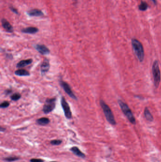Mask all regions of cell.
Listing matches in <instances>:
<instances>
[{
	"instance_id": "cell-20",
	"label": "cell",
	"mask_w": 161,
	"mask_h": 162,
	"mask_svg": "<svg viewBox=\"0 0 161 162\" xmlns=\"http://www.w3.org/2000/svg\"><path fill=\"white\" fill-rule=\"evenodd\" d=\"M21 98V95L19 93H14L12 95L10 98L13 101H18Z\"/></svg>"
},
{
	"instance_id": "cell-21",
	"label": "cell",
	"mask_w": 161,
	"mask_h": 162,
	"mask_svg": "<svg viewBox=\"0 0 161 162\" xmlns=\"http://www.w3.org/2000/svg\"><path fill=\"white\" fill-rule=\"evenodd\" d=\"M61 143H62V140H61L60 139H55V140H53L50 142L51 145H60L61 144Z\"/></svg>"
},
{
	"instance_id": "cell-2",
	"label": "cell",
	"mask_w": 161,
	"mask_h": 162,
	"mask_svg": "<svg viewBox=\"0 0 161 162\" xmlns=\"http://www.w3.org/2000/svg\"><path fill=\"white\" fill-rule=\"evenodd\" d=\"M100 104L108 122L113 126L115 125L116 121L110 107L103 100H101L100 101Z\"/></svg>"
},
{
	"instance_id": "cell-15",
	"label": "cell",
	"mask_w": 161,
	"mask_h": 162,
	"mask_svg": "<svg viewBox=\"0 0 161 162\" xmlns=\"http://www.w3.org/2000/svg\"><path fill=\"white\" fill-rule=\"evenodd\" d=\"M33 60L31 59H28L27 60H23L20 61L18 63L17 65V67L19 68L23 67L27 65H29L32 63Z\"/></svg>"
},
{
	"instance_id": "cell-24",
	"label": "cell",
	"mask_w": 161,
	"mask_h": 162,
	"mask_svg": "<svg viewBox=\"0 0 161 162\" xmlns=\"http://www.w3.org/2000/svg\"><path fill=\"white\" fill-rule=\"evenodd\" d=\"M10 10L13 13H15L16 14H19V13H18V11L17 10L16 8H14L13 7L10 6Z\"/></svg>"
},
{
	"instance_id": "cell-25",
	"label": "cell",
	"mask_w": 161,
	"mask_h": 162,
	"mask_svg": "<svg viewBox=\"0 0 161 162\" xmlns=\"http://www.w3.org/2000/svg\"><path fill=\"white\" fill-rule=\"evenodd\" d=\"M0 130L1 132H4L5 130V129L4 128H2V127H1V129H0Z\"/></svg>"
},
{
	"instance_id": "cell-3",
	"label": "cell",
	"mask_w": 161,
	"mask_h": 162,
	"mask_svg": "<svg viewBox=\"0 0 161 162\" xmlns=\"http://www.w3.org/2000/svg\"><path fill=\"white\" fill-rule=\"evenodd\" d=\"M118 103L122 111L129 122L134 125L136 124V119L128 105L121 100H118Z\"/></svg>"
},
{
	"instance_id": "cell-6",
	"label": "cell",
	"mask_w": 161,
	"mask_h": 162,
	"mask_svg": "<svg viewBox=\"0 0 161 162\" xmlns=\"http://www.w3.org/2000/svg\"><path fill=\"white\" fill-rule=\"evenodd\" d=\"M61 104L62 106V108L64 110V112L65 116L67 119H71L72 118V113H71V110L70 108V106L66 102L65 98L62 97L61 99Z\"/></svg>"
},
{
	"instance_id": "cell-17",
	"label": "cell",
	"mask_w": 161,
	"mask_h": 162,
	"mask_svg": "<svg viewBox=\"0 0 161 162\" xmlns=\"http://www.w3.org/2000/svg\"><path fill=\"white\" fill-rule=\"evenodd\" d=\"M15 74L19 76H27L30 75V74L28 71L24 69H19L15 72Z\"/></svg>"
},
{
	"instance_id": "cell-26",
	"label": "cell",
	"mask_w": 161,
	"mask_h": 162,
	"mask_svg": "<svg viewBox=\"0 0 161 162\" xmlns=\"http://www.w3.org/2000/svg\"><path fill=\"white\" fill-rule=\"evenodd\" d=\"M151 1H152L153 2V3H155V4H156V0H151Z\"/></svg>"
},
{
	"instance_id": "cell-7",
	"label": "cell",
	"mask_w": 161,
	"mask_h": 162,
	"mask_svg": "<svg viewBox=\"0 0 161 162\" xmlns=\"http://www.w3.org/2000/svg\"><path fill=\"white\" fill-rule=\"evenodd\" d=\"M60 84L61 86V87L64 88L65 92L67 93L68 95L70 96V97H71V98L73 99L74 100H77L76 96L74 94L73 91L71 90V88L70 87V86L68 85V84L66 82H64L63 81H60Z\"/></svg>"
},
{
	"instance_id": "cell-22",
	"label": "cell",
	"mask_w": 161,
	"mask_h": 162,
	"mask_svg": "<svg viewBox=\"0 0 161 162\" xmlns=\"http://www.w3.org/2000/svg\"><path fill=\"white\" fill-rule=\"evenodd\" d=\"M10 105V103L7 101H5L4 102H2L1 104L0 105V107L1 108H6L9 107Z\"/></svg>"
},
{
	"instance_id": "cell-13",
	"label": "cell",
	"mask_w": 161,
	"mask_h": 162,
	"mask_svg": "<svg viewBox=\"0 0 161 162\" xmlns=\"http://www.w3.org/2000/svg\"><path fill=\"white\" fill-rule=\"evenodd\" d=\"M21 31L24 33L33 34L38 32V29L36 27H29L23 29H22Z\"/></svg>"
},
{
	"instance_id": "cell-5",
	"label": "cell",
	"mask_w": 161,
	"mask_h": 162,
	"mask_svg": "<svg viewBox=\"0 0 161 162\" xmlns=\"http://www.w3.org/2000/svg\"><path fill=\"white\" fill-rule=\"evenodd\" d=\"M55 98L48 99L46 100L43 109L44 113H49L54 110V108L55 107Z\"/></svg>"
},
{
	"instance_id": "cell-10",
	"label": "cell",
	"mask_w": 161,
	"mask_h": 162,
	"mask_svg": "<svg viewBox=\"0 0 161 162\" xmlns=\"http://www.w3.org/2000/svg\"><path fill=\"white\" fill-rule=\"evenodd\" d=\"M27 14L31 17H39L44 15L42 10L37 9H32L28 10V12H27Z\"/></svg>"
},
{
	"instance_id": "cell-14",
	"label": "cell",
	"mask_w": 161,
	"mask_h": 162,
	"mask_svg": "<svg viewBox=\"0 0 161 162\" xmlns=\"http://www.w3.org/2000/svg\"><path fill=\"white\" fill-rule=\"evenodd\" d=\"M144 114L145 118L147 121H150V122L153 121V116L152 114H151L148 108H145V109H144Z\"/></svg>"
},
{
	"instance_id": "cell-1",
	"label": "cell",
	"mask_w": 161,
	"mask_h": 162,
	"mask_svg": "<svg viewBox=\"0 0 161 162\" xmlns=\"http://www.w3.org/2000/svg\"><path fill=\"white\" fill-rule=\"evenodd\" d=\"M131 45L134 53L137 58L140 62H142L145 58V52L142 43L137 39L132 38Z\"/></svg>"
},
{
	"instance_id": "cell-18",
	"label": "cell",
	"mask_w": 161,
	"mask_h": 162,
	"mask_svg": "<svg viewBox=\"0 0 161 162\" xmlns=\"http://www.w3.org/2000/svg\"><path fill=\"white\" fill-rule=\"evenodd\" d=\"M147 8H148V5L147 3L144 1H141V3L139 5V9L140 10L145 11L147 10Z\"/></svg>"
},
{
	"instance_id": "cell-27",
	"label": "cell",
	"mask_w": 161,
	"mask_h": 162,
	"mask_svg": "<svg viewBox=\"0 0 161 162\" xmlns=\"http://www.w3.org/2000/svg\"><path fill=\"white\" fill-rule=\"evenodd\" d=\"M56 162V161H52V162Z\"/></svg>"
},
{
	"instance_id": "cell-23",
	"label": "cell",
	"mask_w": 161,
	"mask_h": 162,
	"mask_svg": "<svg viewBox=\"0 0 161 162\" xmlns=\"http://www.w3.org/2000/svg\"><path fill=\"white\" fill-rule=\"evenodd\" d=\"M30 162H44V160L40 158H32L30 160Z\"/></svg>"
},
{
	"instance_id": "cell-8",
	"label": "cell",
	"mask_w": 161,
	"mask_h": 162,
	"mask_svg": "<svg viewBox=\"0 0 161 162\" xmlns=\"http://www.w3.org/2000/svg\"><path fill=\"white\" fill-rule=\"evenodd\" d=\"M1 25L3 28L4 29L5 31L10 33H12L13 31V28L12 25L8 22L7 20L3 18L1 19Z\"/></svg>"
},
{
	"instance_id": "cell-16",
	"label": "cell",
	"mask_w": 161,
	"mask_h": 162,
	"mask_svg": "<svg viewBox=\"0 0 161 162\" xmlns=\"http://www.w3.org/2000/svg\"><path fill=\"white\" fill-rule=\"evenodd\" d=\"M50 122L49 119L47 118H41L37 120V124L41 126H46Z\"/></svg>"
},
{
	"instance_id": "cell-12",
	"label": "cell",
	"mask_w": 161,
	"mask_h": 162,
	"mask_svg": "<svg viewBox=\"0 0 161 162\" xmlns=\"http://www.w3.org/2000/svg\"><path fill=\"white\" fill-rule=\"evenodd\" d=\"M70 150L73 152L74 154L77 156L78 157H80L83 159L86 157L85 154L81 152L79 149L77 147H73L70 149Z\"/></svg>"
},
{
	"instance_id": "cell-19",
	"label": "cell",
	"mask_w": 161,
	"mask_h": 162,
	"mask_svg": "<svg viewBox=\"0 0 161 162\" xmlns=\"http://www.w3.org/2000/svg\"><path fill=\"white\" fill-rule=\"evenodd\" d=\"M19 159V157H17V156H10V157L4 158L3 160L6 162H12L18 160Z\"/></svg>"
},
{
	"instance_id": "cell-4",
	"label": "cell",
	"mask_w": 161,
	"mask_h": 162,
	"mask_svg": "<svg viewBox=\"0 0 161 162\" xmlns=\"http://www.w3.org/2000/svg\"><path fill=\"white\" fill-rule=\"evenodd\" d=\"M152 73L153 75V83L155 87L158 88L161 82V71L159 62L157 60H155L153 64Z\"/></svg>"
},
{
	"instance_id": "cell-11",
	"label": "cell",
	"mask_w": 161,
	"mask_h": 162,
	"mask_svg": "<svg viewBox=\"0 0 161 162\" xmlns=\"http://www.w3.org/2000/svg\"><path fill=\"white\" fill-rule=\"evenodd\" d=\"M50 68V64L49 60L47 59H45L42 63L41 67V71L42 74H45L48 71Z\"/></svg>"
},
{
	"instance_id": "cell-9",
	"label": "cell",
	"mask_w": 161,
	"mask_h": 162,
	"mask_svg": "<svg viewBox=\"0 0 161 162\" xmlns=\"http://www.w3.org/2000/svg\"><path fill=\"white\" fill-rule=\"evenodd\" d=\"M35 48L37 51L41 54L43 55H48L50 53V50L46 46L44 45H37Z\"/></svg>"
}]
</instances>
